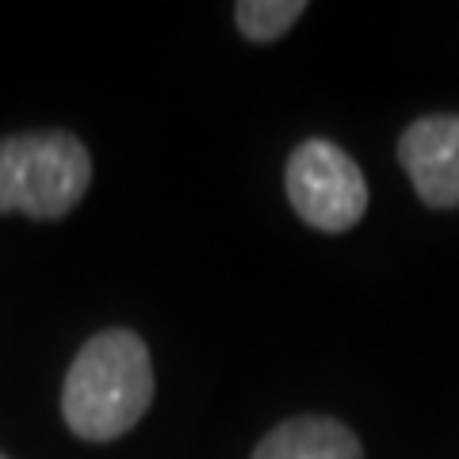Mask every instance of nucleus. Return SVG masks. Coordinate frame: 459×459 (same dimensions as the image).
<instances>
[{"mask_svg": "<svg viewBox=\"0 0 459 459\" xmlns=\"http://www.w3.org/2000/svg\"><path fill=\"white\" fill-rule=\"evenodd\" d=\"M398 161L425 207H459V115H421L398 138Z\"/></svg>", "mask_w": 459, "mask_h": 459, "instance_id": "obj_4", "label": "nucleus"}, {"mask_svg": "<svg viewBox=\"0 0 459 459\" xmlns=\"http://www.w3.org/2000/svg\"><path fill=\"white\" fill-rule=\"evenodd\" d=\"M283 188L291 211L322 234H344L368 211V180L360 165L329 138L299 142L287 157Z\"/></svg>", "mask_w": 459, "mask_h": 459, "instance_id": "obj_3", "label": "nucleus"}, {"mask_svg": "<svg viewBox=\"0 0 459 459\" xmlns=\"http://www.w3.org/2000/svg\"><path fill=\"white\" fill-rule=\"evenodd\" d=\"M153 364L134 329H104L74 356L62 386V418L69 433L108 444L150 413Z\"/></svg>", "mask_w": 459, "mask_h": 459, "instance_id": "obj_1", "label": "nucleus"}, {"mask_svg": "<svg viewBox=\"0 0 459 459\" xmlns=\"http://www.w3.org/2000/svg\"><path fill=\"white\" fill-rule=\"evenodd\" d=\"M303 16H307L303 0H241L234 8L238 31L249 42H256V47H268V42L283 39Z\"/></svg>", "mask_w": 459, "mask_h": 459, "instance_id": "obj_6", "label": "nucleus"}, {"mask_svg": "<svg viewBox=\"0 0 459 459\" xmlns=\"http://www.w3.org/2000/svg\"><path fill=\"white\" fill-rule=\"evenodd\" d=\"M249 459H364V444L337 418L299 413L264 433Z\"/></svg>", "mask_w": 459, "mask_h": 459, "instance_id": "obj_5", "label": "nucleus"}, {"mask_svg": "<svg viewBox=\"0 0 459 459\" xmlns=\"http://www.w3.org/2000/svg\"><path fill=\"white\" fill-rule=\"evenodd\" d=\"M0 459H8V455H0Z\"/></svg>", "mask_w": 459, "mask_h": 459, "instance_id": "obj_7", "label": "nucleus"}, {"mask_svg": "<svg viewBox=\"0 0 459 459\" xmlns=\"http://www.w3.org/2000/svg\"><path fill=\"white\" fill-rule=\"evenodd\" d=\"M92 184V157L65 131L0 138V214L65 219Z\"/></svg>", "mask_w": 459, "mask_h": 459, "instance_id": "obj_2", "label": "nucleus"}]
</instances>
